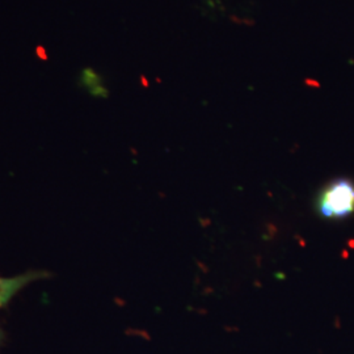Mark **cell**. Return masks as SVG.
I'll use <instances>...</instances> for the list:
<instances>
[{
    "label": "cell",
    "mask_w": 354,
    "mask_h": 354,
    "mask_svg": "<svg viewBox=\"0 0 354 354\" xmlns=\"http://www.w3.org/2000/svg\"><path fill=\"white\" fill-rule=\"evenodd\" d=\"M42 277H44V274L39 272L26 273V274L13 277V279H1L0 277V307L8 304L12 299L13 295L20 289H23L29 282L42 279Z\"/></svg>",
    "instance_id": "obj_2"
},
{
    "label": "cell",
    "mask_w": 354,
    "mask_h": 354,
    "mask_svg": "<svg viewBox=\"0 0 354 354\" xmlns=\"http://www.w3.org/2000/svg\"><path fill=\"white\" fill-rule=\"evenodd\" d=\"M317 213L324 219L342 221L354 213V183L349 178H336L317 197Z\"/></svg>",
    "instance_id": "obj_1"
},
{
    "label": "cell",
    "mask_w": 354,
    "mask_h": 354,
    "mask_svg": "<svg viewBox=\"0 0 354 354\" xmlns=\"http://www.w3.org/2000/svg\"><path fill=\"white\" fill-rule=\"evenodd\" d=\"M0 339H1V332H0Z\"/></svg>",
    "instance_id": "obj_3"
}]
</instances>
